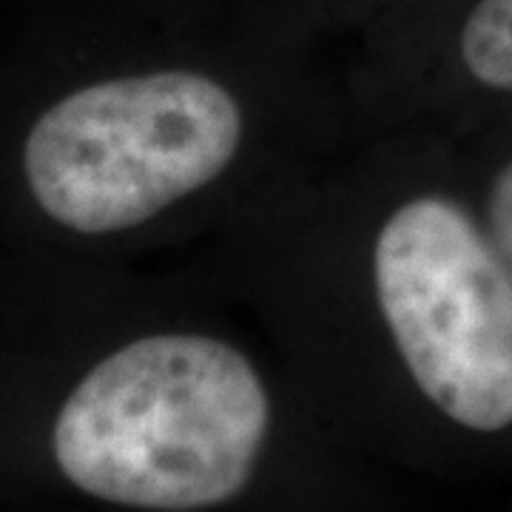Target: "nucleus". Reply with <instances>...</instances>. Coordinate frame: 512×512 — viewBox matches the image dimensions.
Wrapping results in <instances>:
<instances>
[{"instance_id": "obj_1", "label": "nucleus", "mask_w": 512, "mask_h": 512, "mask_svg": "<svg viewBox=\"0 0 512 512\" xmlns=\"http://www.w3.org/2000/svg\"><path fill=\"white\" fill-rule=\"evenodd\" d=\"M271 421L254 365L208 336L137 339L77 384L52 453L77 490L137 510H202L248 484Z\"/></svg>"}, {"instance_id": "obj_2", "label": "nucleus", "mask_w": 512, "mask_h": 512, "mask_svg": "<svg viewBox=\"0 0 512 512\" xmlns=\"http://www.w3.org/2000/svg\"><path fill=\"white\" fill-rule=\"evenodd\" d=\"M237 100L194 72L106 80L40 114L23 146L37 205L77 234L151 220L231 165Z\"/></svg>"}, {"instance_id": "obj_3", "label": "nucleus", "mask_w": 512, "mask_h": 512, "mask_svg": "<svg viewBox=\"0 0 512 512\" xmlns=\"http://www.w3.org/2000/svg\"><path fill=\"white\" fill-rule=\"evenodd\" d=\"M376 296L421 393L461 427L512 424V265L476 220L419 197L384 222Z\"/></svg>"}, {"instance_id": "obj_4", "label": "nucleus", "mask_w": 512, "mask_h": 512, "mask_svg": "<svg viewBox=\"0 0 512 512\" xmlns=\"http://www.w3.org/2000/svg\"><path fill=\"white\" fill-rule=\"evenodd\" d=\"M461 57L484 86L512 92V0H478L461 29Z\"/></svg>"}, {"instance_id": "obj_5", "label": "nucleus", "mask_w": 512, "mask_h": 512, "mask_svg": "<svg viewBox=\"0 0 512 512\" xmlns=\"http://www.w3.org/2000/svg\"><path fill=\"white\" fill-rule=\"evenodd\" d=\"M487 225H490V237L498 245V251L507 256V262L512 265V163L498 171L490 188Z\"/></svg>"}]
</instances>
